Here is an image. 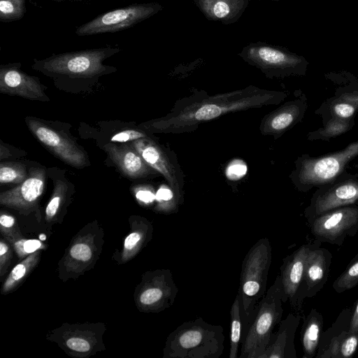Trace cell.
<instances>
[{
  "mask_svg": "<svg viewBox=\"0 0 358 358\" xmlns=\"http://www.w3.org/2000/svg\"><path fill=\"white\" fill-rule=\"evenodd\" d=\"M283 91L250 85L241 90L209 95L197 91L176 101L170 112L145 126L150 131L179 134L195 131L206 122L230 113L278 105L285 100Z\"/></svg>",
  "mask_w": 358,
  "mask_h": 358,
  "instance_id": "cell-1",
  "label": "cell"
},
{
  "mask_svg": "<svg viewBox=\"0 0 358 358\" xmlns=\"http://www.w3.org/2000/svg\"><path fill=\"white\" fill-rule=\"evenodd\" d=\"M119 48L103 47L67 52L45 59H35L32 69L58 81H93L113 73L117 69L103 64L104 60L119 52Z\"/></svg>",
  "mask_w": 358,
  "mask_h": 358,
  "instance_id": "cell-2",
  "label": "cell"
},
{
  "mask_svg": "<svg viewBox=\"0 0 358 358\" xmlns=\"http://www.w3.org/2000/svg\"><path fill=\"white\" fill-rule=\"evenodd\" d=\"M224 329L201 317L179 325L167 337L166 358H218L224 350Z\"/></svg>",
  "mask_w": 358,
  "mask_h": 358,
  "instance_id": "cell-3",
  "label": "cell"
},
{
  "mask_svg": "<svg viewBox=\"0 0 358 358\" xmlns=\"http://www.w3.org/2000/svg\"><path fill=\"white\" fill-rule=\"evenodd\" d=\"M271 260L272 248L267 238L257 241L243 260L238 290L243 317V335L251 324L259 303L266 292Z\"/></svg>",
  "mask_w": 358,
  "mask_h": 358,
  "instance_id": "cell-4",
  "label": "cell"
},
{
  "mask_svg": "<svg viewBox=\"0 0 358 358\" xmlns=\"http://www.w3.org/2000/svg\"><path fill=\"white\" fill-rule=\"evenodd\" d=\"M282 286L280 275L259 303L254 319L241 339L238 358H262L273 335V328L282 318Z\"/></svg>",
  "mask_w": 358,
  "mask_h": 358,
  "instance_id": "cell-5",
  "label": "cell"
},
{
  "mask_svg": "<svg viewBox=\"0 0 358 358\" xmlns=\"http://www.w3.org/2000/svg\"><path fill=\"white\" fill-rule=\"evenodd\" d=\"M357 156L358 141L352 142L341 150L318 157L303 154L296 159L295 168L289 178L297 190L307 192L336 178Z\"/></svg>",
  "mask_w": 358,
  "mask_h": 358,
  "instance_id": "cell-6",
  "label": "cell"
},
{
  "mask_svg": "<svg viewBox=\"0 0 358 358\" xmlns=\"http://www.w3.org/2000/svg\"><path fill=\"white\" fill-rule=\"evenodd\" d=\"M238 56L269 78L303 76L308 65L304 58L282 47L261 41L247 44Z\"/></svg>",
  "mask_w": 358,
  "mask_h": 358,
  "instance_id": "cell-7",
  "label": "cell"
},
{
  "mask_svg": "<svg viewBox=\"0 0 358 358\" xmlns=\"http://www.w3.org/2000/svg\"><path fill=\"white\" fill-rule=\"evenodd\" d=\"M164 7L159 3H133L103 13L78 27V36L114 33L134 27L158 13Z\"/></svg>",
  "mask_w": 358,
  "mask_h": 358,
  "instance_id": "cell-8",
  "label": "cell"
},
{
  "mask_svg": "<svg viewBox=\"0 0 358 358\" xmlns=\"http://www.w3.org/2000/svg\"><path fill=\"white\" fill-rule=\"evenodd\" d=\"M153 169L164 176L179 205L184 201L185 176L176 155L148 136L130 144Z\"/></svg>",
  "mask_w": 358,
  "mask_h": 358,
  "instance_id": "cell-9",
  "label": "cell"
},
{
  "mask_svg": "<svg viewBox=\"0 0 358 358\" xmlns=\"http://www.w3.org/2000/svg\"><path fill=\"white\" fill-rule=\"evenodd\" d=\"M358 201V175L344 171L331 182L317 187L305 214L309 220L327 211Z\"/></svg>",
  "mask_w": 358,
  "mask_h": 358,
  "instance_id": "cell-10",
  "label": "cell"
},
{
  "mask_svg": "<svg viewBox=\"0 0 358 358\" xmlns=\"http://www.w3.org/2000/svg\"><path fill=\"white\" fill-rule=\"evenodd\" d=\"M311 220L310 230L317 240L340 245L347 236H354L358 231V206L340 207Z\"/></svg>",
  "mask_w": 358,
  "mask_h": 358,
  "instance_id": "cell-11",
  "label": "cell"
},
{
  "mask_svg": "<svg viewBox=\"0 0 358 358\" xmlns=\"http://www.w3.org/2000/svg\"><path fill=\"white\" fill-rule=\"evenodd\" d=\"M26 122L34 136L60 160L76 169L88 164L85 151L65 134L36 118L27 117Z\"/></svg>",
  "mask_w": 358,
  "mask_h": 358,
  "instance_id": "cell-12",
  "label": "cell"
},
{
  "mask_svg": "<svg viewBox=\"0 0 358 358\" xmlns=\"http://www.w3.org/2000/svg\"><path fill=\"white\" fill-rule=\"evenodd\" d=\"M20 66V63L1 65L0 92L30 100L49 101L40 80L21 71Z\"/></svg>",
  "mask_w": 358,
  "mask_h": 358,
  "instance_id": "cell-13",
  "label": "cell"
},
{
  "mask_svg": "<svg viewBox=\"0 0 358 358\" xmlns=\"http://www.w3.org/2000/svg\"><path fill=\"white\" fill-rule=\"evenodd\" d=\"M307 108V98L304 94L300 93L294 99L284 103L265 115L259 124L260 133L275 139L280 138L302 120Z\"/></svg>",
  "mask_w": 358,
  "mask_h": 358,
  "instance_id": "cell-14",
  "label": "cell"
},
{
  "mask_svg": "<svg viewBox=\"0 0 358 358\" xmlns=\"http://www.w3.org/2000/svg\"><path fill=\"white\" fill-rule=\"evenodd\" d=\"M45 182V169L32 167L24 182L0 194V203L19 210L31 209L36 205L43 192Z\"/></svg>",
  "mask_w": 358,
  "mask_h": 358,
  "instance_id": "cell-15",
  "label": "cell"
},
{
  "mask_svg": "<svg viewBox=\"0 0 358 358\" xmlns=\"http://www.w3.org/2000/svg\"><path fill=\"white\" fill-rule=\"evenodd\" d=\"M147 285L139 296L140 303L147 309L159 312L175 302L178 289L170 269L153 273Z\"/></svg>",
  "mask_w": 358,
  "mask_h": 358,
  "instance_id": "cell-16",
  "label": "cell"
},
{
  "mask_svg": "<svg viewBox=\"0 0 358 358\" xmlns=\"http://www.w3.org/2000/svg\"><path fill=\"white\" fill-rule=\"evenodd\" d=\"M310 247L303 245L292 254L283 259L280 267L283 296L282 301L287 299L294 308L296 303L298 293L303 282L305 264Z\"/></svg>",
  "mask_w": 358,
  "mask_h": 358,
  "instance_id": "cell-17",
  "label": "cell"
},
{
  "mask_svg": "<svg viewBox=\"0 0 358 358\" xmlns=\"http://www.w3.org/2000/svg\"><path fill=\"white\" fill-rule=\"evenodd\" d=\"M104 148L113 163L127 177L138 179L160 175L144 161L131 145H116L110 143Z\"/></svg>",
  "mask_w": 358,
  "mask_h": 358,
  "instance_id": "cell-18",
  "label": "cell"
},
{
  "mask_svg": "<svg viewBox=\"0 0 358 358\" xmlns=\"http://www.w3.org/2000/svg\"><path fill=\"white\" fill-rule=\"evenodd\" d=\"M193 2L207 20L227 25L240 19L250 0H193Z\"/></svg>",
  "mask_w": 358,
  "mask_h": 358,
  "instance_id": "cell-19",
  "label": "cell"
},
{
  "mask_svg": "<svg viewBox=\"0 0 358 358\" xmlns=\"http://www.w3.org/2000/svg\"><path fill=\"white\" fill-rule=\"evenodd\" d=\"M299 317L289 314L282 320L278 331L273 335L270 344L262 358L295 357L294 348V332L297 327Z\"/></svg>",
  "mask_w": 358,
  "mask_h": 358,
  "instance_id": "cell-20",
  "label": "cell"
},
{
  "mask_svg": "<svg viewBox=\"0 0 358 358\" xmlns=\"http://www.w3.org/2000/svg\"><path fill=\"white\" fill-rule=\"evenodd\" d=\"M331 257L324 249H310L305 264L303 282L310 291L324 280L328 273Z\"/></svg>",
  "mask_w": 358,
  "mask_h": 358,
  "instance_id": "cell-21",
  "label": "cell"
},
{
  "mask_svg": "<svg viewBox=\"0 0 358 358\" xmlns=\"http://www.w3.org/2000/svg\"><path fill=\"white\" fill-rule=\"evenodd\" d=\"M355 124V118L343 120L330 116L322 127L309 132L307 137L309 141H329L331 138L348 132Z\"/></svg>",
  "mask_w": 358,
  "mask_h": 358,
  "instance_id": "cell-22",
  "label": "cell"
},
{
  "mask_svg": "<svg viewBox=\"0 0 358 358\" xmlns=\"http://www.w3.org/2000/svg\"><path fill=\"white\" fill-rule=\"evenodd\" d=\"M358 346V334L348 331L342 336L335 337L327 350L320 357L347 358L355 352Z\"/></svg>",
  "mask_w": 358,
  "mask_h": 358,
  "instance_id": "cell-23",
  "label": "cell"
},
{
  "mask_svg": "<svg viewBox=\"0 0 358 358\" xmlns=\"http://www.w3.org/2000/svg\"><path fill=\"white\" fill-rule=\"evenodd\" d=\"M243 332V317L240 305V296L237 294L230 310V348L229 358H238L239 343Z\"/></svg>",
  "mask_w": 358,
  "mask_h": 358,
  "instance_id": "cell-24",
  "label": "cell"
},
{
  "mask_svg": "<svg viewBox=\"0 0 358 358\" xmlns=\"http://www.w3.org/2000/svg\"><path fill=\"white\" fill-rule=\"evenodd\" d=\"M322 324V320L319 319L317 314H311L308 317L301 336L304 357L314 355L320 339Z\"/></svg>",
  "mask_w": 358,
  "mask_h": 358,
  "instance_id": "cell-25",
  "label": "cell"
},
{
  "mask_svg": "<svg viewBox=\"0 0 358 358\" xmlns=\"http://www.w3.org/2000/svg\"><path fill=\"white\" fill-rule=\"evenodd\" d=\"M28 175L24 165L21 163L7 162L0 164L1 184H20L27 178Z\"/></svg>",
  "mask_w": 358,
  "mask_h": 358,
  "instance_id": "cell-26",
  "label": "cell"
},
{
  "mask_svg": "<svg viewBox=\"0 0 358 358\" xmlns=\"http://www.w3.org/2000/svg\"><path fill=\"white\" fill-rule=\"evenodd\" d=\"M26 13L25 0H0V21L11 22L22 19Z\"/></svg>",
  "mask_w": 358,
  "mask_h": 358,
  "instance_id": "cell-27",
  "label": "cell"
},
{
  "mask_svg": "<svg viewBox=\"0 0 358 358\" xmlns=\"http://www.w3.org/2000/svg\"><path fill=\"white\" fill-rule=\"evenodd\" d=\"M358 284V255L343 273L334 281L333 287L338 293L348 290Z\"/></svg>",
  "mask_w": 358,
  "mask_h": 358,
  "instance_id": "cell-28",
  "label": "cell"
},
{
  "mask_svg": "<svg viewBox=\"0 0 358 358\" xmlns=\"http://www.w3.org/2000/svg\"><path fill=\"white\" fill-rule=\"evenodd\" d=\"M38 255V252L31 254L13 269L3 285L4 292L12 289L26 275L29 269L36 263Z\"/></svg>",
  "mask_w": 358,
  "mask_h": 358,
  "instance_id": "cell-29",
  "label": "cell"
},
{
  "mask_svg": "<svg viewBox=\"0 0 358 358\" xmlns=\"http://www.w3.org/2000/svg\"><path fill=\"white\" fill-rule=\"evenodd\" d=\"M66 189V183L63 180L55 182L53 194L45 209L47 218L51 219L56 215L63 201Z\"/></svg>",
  "mask_w": 358,
  "mask_h": 358,
  "instance_id": "cell-30",
  "label": "cell"
},
{
  "mask_svg": "<svg viewBox=\"0 0 358 358\" xmlns=\"http://www.w3.org/2000/svg\"><path fill=\"white\" fill-rule=\"evenodd\" d=\"M327 105L330 111V116H334L343 120L355 118V114L357 111V107L351 103L342 101H331L327 100Z\"/></svg>",
  "mask_w": 358,
  "mask_h": 358,
  "instance_id": "cell-31",
  "label": "cell"
},
{
  "mask_svg": "<svg viewBox=\"0 0 358 358\" xmlns=\"http://www.w3.org/2000/svg\"><path fill=\"white\" fill-rule=\"evenodd\" d=\"M331 101H347L355 105L358 111V83H351L336 90L334 96L328 99Z\"/></svg>",
  "mask_w": 358,
  "mask_h": 358,
  "instance_id": "cell-32",
  "label": "cell"
},
{
  "mask_svg": "<svg viewBox=\"0 0 358 358\" xmlns=\"http://www.w3.org/2000/svg\"><path fill=\"white\" fill-rule=\"evenodd\" d=\"M42 247L41 243L35 239L22 240L15 243V248L20 257L33 253Z\"/></svg>",
  "mask_w": 358,
  "mask_h": 358,
  "instance_id": "cell-33",
  "label": "cell"
},
{
  "mask_svg": "<svg viewBox=\"0 0 358 358\" xmlns=\"http://www.w3.org/2000/svg\"><path fill=\"white\" fill-rule=\"evenodd\" d=\"M247 172V166L245 162L241 159L232 161L226 169V176L230 180H238L241 178Z\"/></svg>",
  "mask_w": 358,
  "mask_h": 358,
  "instance_id": "cell-34",
  "label": "cell"
},
{
  "mask_svg": "<svg viewBox=\"0 0 358 358\" xmlns=\"http://www.w3.org/2000/svg\"><path fill=\"white\" fill-rule=\"evenodd\" d=\"M148 136L141 131L134 129H127L122 131L119 133H117L114 136H112L110 141L112 142H118V143H126L128 141H134L140 138H146Z\"/></svg>",
  "mask_w": 358,
  "mask_h": 358,
  "instance_id": "cell-35",
  "label": "cell"
},
{
  "mask_svg": "<svg viewBox=\"0 0 358 358\" xmlns=\"http://www.w3.org/2000/svg\"><path fill=\"white\" fill-rule=\"evenodd\" d=\"M135 196L136 199L144 204H150L155 200V194L152 189L145 185L135 187Z\"/></svg>",
  "mask_w": 358,
  "mask_h": 358,
  "instance_id": "cell-36",
  "label": "cell"
},
{
  "mask_svg": "<svg viewBox=\"0 0 358 358\" xmlns=\"http://www.w3.org/2000/svg\"><path fill=\"white\" fill-rule=\"evenodd\" d=\"M70 254L72 257L80 261H88L92 256L90 247L84 243L74 245L71 249Z\"/></svg>",
  "mask_w": 358,
  "mask_h": 358,
  "instance_id": "cell-37",
  "label": "cell"
},
{
  "mask_svg": "<svg viewBox=\"0 0 358 358\" xmlns=\"http://www.w3.org/2000/svg\"><path fill=\"white\" fill-rule=\"evenodd\" d=\"M66 345L69 348L80 352H87L90 348L89 343L80 338H71L68 339Z\"/></svg>",
  "mask_w": 358,
  "mask_h": 358,
  "instance_id": "cell-38",
  "label": "cell"
},
{
  "mask_svg": "<svg viewBox=\"0 0 358 358\" xmlns=\"http://www.w3.org/2000/svg\"><path fill=\"white\" fill-rule=\"evenodd\" d=\"M143 237L144 235L142 233H131L124 241V248L128 250L134 249L139 243L141 242Z\"/></svg>",
  "mask_w": 358,
  "mask_h": 358,
  "instance_id": "cell-39",
  "label": "cell"
},
{
  "mask_svg": "<svg viewBox=\"0 0 358 358\" xmlns=\"http://www.w3.org/2000/svg\"><path fill=\"white\" fill-rule=\"evenodd\" d=\"M348 331L350 333L358 334V301L351 319Z\"/></svg>",
  "mask_w": 358,
  "mask_h": 358,
  "instance_id": "cell-40",
  "label": "cell"
},
{
  "mask_svg": "<svg viewBox=\"0 0 358 358\" xmlns=\"http://www.w3.org/2000/svg\"><path fill=\"white\" fill-rule=\"evenodd\" d=\"M0 224L2 228H10L15 224V219L13 217L6 214H1L0 217Z\"/></svg>",
  "mask_w": 358,
  "mask_h": 358,
  "instance_id": "cell-41",
  "label": "cell"
},
{
  "mask_svg": "<svg viewBox=\"0 0 358 358\" xmlns=\"http://www.w3.org/2000/svg\"><path fill=\"white\" fill-rule=\"evenodd\" d=\"M57 2H62V1H87V0H52Z\"/></svg>",
  "mask_w": 358,
  "mask_h": 358,
  "instance_id": "cell-42",
  "label": "cell"
},
{
  "mask_svg": "<svg viewBox=\"0 0 358 358\" xmlns=\"http://www.w3.org/2000/svg\"><path fill=\"white\" fill-rule=\"evenodd\" d=\"M40 238H41V240H44V239H45V235H41V236H40Z\"/></svg>",
  "mask_w": 358,
  "mask_h": 358,
  "instance_id": "cell-43",
  "label": "cell"
},
{
  "mask_svg": "<svg viewBox=\"0 0 358 358\" xmlns=\"http://www.w3.org/2000/svg\"><path fill=\"white\" fill-rule=\"evenodd\" d=\"M258 1H262V0H258ZM269 1H280V0H269Z\"/></svg>",
  "mask_w": 358,
  "mask_h": 358,
  "instance_id": "cell-44",
  "label": "cell"
}]
</instances>
